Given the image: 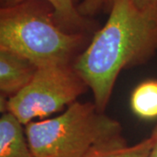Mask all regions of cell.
Listing matches in <instances>:
<instances>
[{
	"label": "cell",
	"mask_w": 157,
	"mask_h": 157,
	"mask_svg": "<svg viewBox=\"0 0 157 157\" xmlns=\"http://www.w3.org/2000/svg\"><path fill=\"white\" fill-rule=\"evenodd\" d=\"M35 157H85L94 148L127 145L121 124L94 102L75 101L59 116L25 126Z\"/></svg>",
	"instance_id": "2"
},
{
	"label": "cell",
	"mask_w": 157,
	"mask_h": 157,
	"mask_svg": "<svg viewBox=\"0 0 157 157\" xmlns=\"http://www.w3.org/2000/svg\"><path fill=\"white\" fill-rule=\"evenodd\" d=\"M29 0H1L2 7L19 5ZM53 11V17L58 25L70 33H85L89 29V23L77 10L74 0H44Z\"/></svg>",
	"instance_id": "7"
},
{
	"label": "cell",
	"mask_w": 157,
	"mask_h": 157,
	"mask_svg": "<svg viewBox=\"0 0 157 157\" xmlns=\"http://www.w3.org/2000/svg\"><path fill=\"white\" fill-rule=\"evenodd\" d=\"M153 140L149 136L133 146L94 148L85 157H150Z\"/></svg>",
	"instance_id": "9"
},
{
	"label": "cell",
	"mask_w": 157,
	"mask_h": 157,
	"mask_svg": "<svg viewBox=\"0 0 157 157\" xmlns=\"http://www.w3.org/2000/svg\"><path fill=\"white\" fill-rule=\"evenodd\" d=\"M140 8H157V0H134Z\"/></svg>",
	"instance_id": "11"
},
{
	"label": "cell",
	"mask_w": 157,
	"mask_h": 157,
	"mask_svg": "<svg viewBox=\"0 0 157 157\" xmlns=\"http://www.w3.org/2000/svg\"><path fill=\"white\" fill-rule=\"evenodd\" d=\"M150 137L153 140V147H152L151 156L150 157H157V126L153 130Z\"/></svg>",
	"instance_id": "12"
},
{
	"label": "cell",
	"mask_w": 157,
	"mask_h": 157,
	"mask_svg": "<svg viewBox=\"0 0 157 157\" xmlns=\"http://www.w3.org/2000/svg\"><path fill=\"white\" fill-rule=\"evenodd\" d=\"M38 69L26 58L11 51L0 49L1 95L12 97L30 83Z\"/></svg>",
	"instance_id": "5"
},
{
	"label": "cell",
	"mask_w": 157,
	"mask_h": 157,
	"mask_svg": "<svg viewBox=\"0 0 157 157\" xmlns=\"http://www.w3.org/2000/svg\"><path fill=\"white\" fill-rule=\"evenodd\" d=\"M130 107L140 119L157 118V79H147L135 87L130 97Z\"/></svg>",
	"instance_id": "8"
},
{
	"label": "cell",
	"mask_w": 157,
	"mask_h": 157,
	"mask_svg": "<svg viewBox=\"0 0 157 157\" xmlns=\"http://www.w3.org/2000/svg\"><path fill=\"white\" fill-rule=\"evenodd\" d=\"M116 0H74L78 11L86 17L94 16L101 12L111 11Z\"/></svg>",
	"instance_id": "10"
},
{
	"label": "cell",
	"mask_w": 157,
	"mask_h": 157,
	"mask_svg": "<svg viewBox=\"0 0 157 157\" xmlns=\"http://www.w3.org/2000/svg\"><path fill=\"white\" fill-rule=\"evenodd\" d=\"M85 33H70L60 28L45 7L31 0L2 7L0 49L26 58L38 67L73 65L84 50Z\"/></svg>",
	"instance_id": "3"
},
{
	"label": "cell",
	"mask_w": 157,
	"mask_h": 157,
	"mask_svg": "<svg viewBox=\"0 0 157 157\" xmlns=\"http://www.w3.org/2000/svg\"><path fill=\"white\" fill-rule=\"evenodd\" d=\"M0 157H35L25 126L11 113H3L0 118Z\"/></svg>",
	"instance_id": "6"
},
{
	"label": "cell",
	"mask_w": 157,
	"mask_h": 157,
	"mask_svg": "<svg viewBox=\"0 0 157 157\" xmlns=\"http://www.w3.org/2000/svg\"><path fill=\"white\" fill-rule=\"evenodd\" d=\"M89 89L73 65L38 67L24 89L8 98V112L25 126L75 102Z\"/></svg>",
	"instance_id": "4"
},
{
	"label": "cell",
	"mask_w": 157,
	"mask_h": 157,
	"mask_svg": "<svg viewBox=\"0 0 157 157\" xmlns=\"http://www.w3.org/2000/svg\"><path fill=\"white\" fill-rule=\"evenodd\" d=\"M157 52V8H140L134 0H116L108 19L73 67L105 112L121 71L145 64Z\"/></svg>",
	"instance_id": "1"
}]
</instances>
